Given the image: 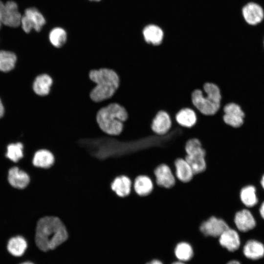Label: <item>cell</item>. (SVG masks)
<instances>
[{
    "label": "cell",
    "mask_w": 264,
    "mask_h": 264,
    "mask_svg": "<svg viewBox=\"0 0 264 264\" xmlns=\"http://www.w3.org/2000/svg\"><path fill=\"white\" fill-rule=\"evenodd\" d=\"M133 191L138 196L145 197L150 195L154 190V183L147 175H139L133 180Z\"/></svg>",
    "instance_id": "obj_16"
},
{
    "label": "cell",
    "mask_w": 264,
    "mask_h": 264,
    "mask_svg": "<svg viewBox=\"0 0 264 264\" xmlns=\"http://www.w3.org/2000/svg\"><path fill=\"white\" fill-rule=\"evenodd\" d=\"M174 174L178 181L183 183L190 182L194 176V173L189 163L184 158L179 157L174 162Z\"/></svg>",
    "instance_id": "obj_13"
},
{
    "label": "cell",
    "mask_w": 264,
    "mask_h": 264,
    "mask_svg": "<svg viewBox=\"0 0 264 264\" xmlns=\"http://www.w3.org/2000/svg\"><path fill=\"white\" fill-rule=\"evenodd\" d=\"M4 5V4L0 0V29L1 27V25L2 24V18Z\"/></svg>",
    "instance_id": "obj_32"
},
{
    "label": "cell",
    "mask_w": 264,
    "mask_h": 264,
    "mask_svg": "<svg viewBox=\"0 0 264 264\" xmlns=\"http://www.w3.org/2000/svg\"><path fill=\"white\" fill-rule=\"evenodd\" d=\"M6 156L11 161L16 162L23 157V145L21 143H12L8 145Z\"/></svg>",
    "instance_id": "obj_30"
},
{
    "label": "cell",
    "mask_w": 264,
    "mask_h": 264,
    "mask_svg": "<svg viewBox=\"0 0 264 264\" xmlns=\"http://www.w3.org/2000/svg\"><path fill=\"white\" fill-rule=\"evenodd\" d=\"M110 188L117 196L122 198L127 197L132 191V181L126 176H119L112 181Z\"/></svg>",
    "instance_id": "obj_15"
},
{
    "label": "cell",
    "mask_w": 264,
    "mask_h": 264,
    "mask_svg": "<svg viewBox=\"0 0 264 264\" xmlns=\"http://www.w3.org/2000/svg\"><path fill=\"white\" fill-rule=\"evenodd\" d=\"M234 222L237 228L242 232L252 229L256 225L254 217L247 209L237 212L234 216Z\"/></svg>",
    "instance_id": "obj_12"
},
{
    "label": "cell",
    "mask_w": 264,
    "mask_h": 264,
    "mask_svg": "<svg viewBox=\"0 0 264 264\" xmlns=\"http://www.w3.org/2000/svg\"><path fill=\"white\" fill-rule=\"evenodd\" d=\"M22 16L19 11L17 4L8 1L4 5L2 13V24L11 27H17L21 25Z\"/></svg>",
    "instance_id": "obj_10"
},
{
    "label": "cell",
    "mask_w": 264,
    "mask_h": 264,
    "mask_svg": "<svg viewBox=\"0 0 264 264\" xmlns=\"http://www.w3.org/2000/svg\"><path fill=\"white\" fill-rule=\"evenodd\" d=\"M261 184L264 189V175L263 176L262 180H261Z\"/></svg>",
    "instance_id": "obj_37"
},
{
    "label": "cell",
    "mask_w": 264,
    "mask_h": 264,
    "mask_svg": "<svg viewBox=\"0 0 264 264\" xmlns=\"http://www.w3.org/2000/svg\"><path fill=\"white\" fill-rule=\"evenodd\" d=\"M227 264H241V263L238 261L232 260L227 263Z\"/></svg>",
    "instance_id": "obj_36"
},
{
    "label": "cell",
    "mask_w": 264,
    "mask_h": 264,
    "mask_svg": "<svg viewBox=\"0 0 264 264\" xmlns=\"http://www.w3.org/2000/svg\"><path fill=\"white\" fill-rule=\"evenodd\" d=\"M206 154L186 155L184 158L192 168L194 175L203 173L206 169Z\"/></svg>",
    "instance_id": "obj_23"
},
{
    "label": "cell",
    "mask_w": 264,
    "mask_h": 264,
    "mask_svg": "<svg viewBox=\"0 0 264 264\" xmlns=\"http://www.w3.org/2000/svg\"><path fill=\"white\" fill-rule=\"evenodd\" d=\"M171 126V119L169 114L165 111L161 110L153 119L151 129L157 135H163L168 132Z\"/></svg>",
    "instance_id": "obj_11"
},
{
    "label": "cell",
    "mask_w": 264,
    "mask_h": 264,
    "mask_svg": "<svg viewBox=\"0 0 264 264\" xmlns=\"http://www.w3.org/2000/svg\"></svg>",
    "instance_id": "obj_41"
},
{
    "label": "cell",
    "mask_w": 264,
    "mask_h": 264,
    "mask_svg": "<svg viewBox=\"0 0 264 264\" xmlns=\"http://www.w3.org/2000/svg\"><path fill=\"white\" fill-rule=\"evenodd\" d=\"M4 113V108L2 102L0 99V118H1Z\"/></svg>",
    "instance_id": "obj_34"
},
{
    "label": "cell",
    "mask_w": 264,
    "mask_h": 264,
    "mask_svg": "<svg viewBox=\"0 0 264 264\" xmlns=\"http://www.w3.org/2000/svg\"><path fill=\"white\" fill-rule=\"evenodd\" d=\"M8 180L13 187L18 189H23L29 184L30 178L26 173L18 167H14L9 170Z\"/></svg>",
    "instance_id": "obj_17"
},
{
    "label": "cell",
    "mask_w": 264,
    "mask_h": 264,
    "mask_svg": "<svg viewBox=\"0 0 264 264\" xmlns=\"http://www.w3.org/2000/svg\"><path fill=\"white\" fill-rule=\"evenodd\" d=\"M242 14L246 22L252 26L260 23L264 19V9L255 2H249L244 5Z\"/></svg>",
    "instance_id": "obj_8"
},
{
    "label": "cell",
    "mask_w": 264,
    "mask_h": 264,
    "mask_svg": "<svg viewBox=\"0 0 264 264\" xmlns=\"http://www.w3.org/2000/svg\"><path fill=\"white\" fill-rule=\"evenodd\" d=\"M17 57L10 51L0 50V71L8 72L15 66Z\"/></svg>",
    "instance_id": "obj_27"
},
{
    "label": "cell",
    "mask_w": 264,
    "mask_h": 264,
    "mask_svg": "<svg viewBox=\"0 0 264 264\" xmlns=\"http://www.w3.org/2000/svg\"><path fill=\"white\" fill-rule=\"evenodd\" d=\"M176 119L179 125L186 128L193 127L197 121L196 113L189 108L180 110L176 114Z\"/></svg>",
    "instance_id": "obj_24"
},
{
    "label": "cell",
    "mask_w": 264,
    "mask_h": 264,
    "mask_svg": "<svg viewBox=\"0 0 264 264\" xmlns=\"http://www.w3.org/2000/svg\"><path fill=\"white\" fill-rule=\"evenodd\" d=\"M185 151L186 155L206 154L200 141L196 137L190 138L186 141Z\"/></svg>",
    "instance_id": "obj_29"
},
{
    "label": "cell",
    "mask_w": 264,
    "mask_h": 264,
    "mask_svg": "<svg viewBox=\"0 0 264 264\" xmlns=\"http://www.w3.org/2000/svg\"><path fill=\"white\" fill-rule=\"evenodd\" d=\"M55 157L52 153L46 149L37 151L33 158V165L42 168H49L54 163Z\"/></svg>",
    "instance_id": "obj_20"
},
{
    "label": "cell",
    "mask_w": 264,
    "mask_h": 264,
    "mask_svg": "<svg viewBox=\"0 0 264 264\" xmlns=\"http://www.w3.org/2000/svg\"><path fill=\"white\" fill-rule=\"evenodd\" d=\"M20 264H33V263L31 262H23V263H22Z\"/></svg>",
    "instance_id": "obj_38"
},
{
    "label": "cell",
    "mask_w": 264,
    "mask_h": 264,
    "mask_svg": "<svg viewBox=\"0 0 264 264\" xmlns=\"http://www.w3.org/2000/svg\"><path fill=\"white\" fill-rule=\"evenodd\" d=\"M128 117V112L123 106L116 103H111L98 111L96 121L103 132L115 136L122 132L124 122Z\"/></svg>",
    "instance_id": "obj_3"
},
{
    "label": "cell",
    "mask_w": 264,
    "mask_h": 264,
    "mask_svg": "<svg viewBox=\"0 0 264 264\" xmlns=\"http://www.w3.org/2000/svg\"><path fill=\"white\" fill-rule=\"evenodd\" d=\"M240 196L242 202L247 207H253L258 202L255 188L253 186L243 187L240 191Z\"/></svg>",
    "instance_id": "obj_26"
},
{
    "label": "cell",
    "mask_w": 264,
    "mask_h": 264,
    "mask_svg": "<svg viewBox=\"0 0 264 264\" xmlns=\"http://www.w3.org/2000/svg\"><path fill=\"white\" fill-rule=\"evenodd\" d=\"M260 212L262 217L264 219V202L262 203L260 209Z\"/></svg>",
    "instance_id": "obj_33"
},
{
    "label": "cell",
    "mask_w": 264,
    "mask_h": 264,
    "mask_svg": "<svg viewBox=\"0 0 264 264\" xmlns=\"http://www.w3.org/2000/svg\"><path fill=\"white\" fill-rule=\"evenodd\" d=\"M7 250L9 252L15 257L22 255L27 247V243L25 239L21 236L11 238L8 241Z\"/></svg>",
    "instance_id": "obj_22"
},
{
    "label": "cell",
    "mask_w": 264,
    "mask_h": 264,
    "mask_svg": "<svg viewBox=\"0 0 264 264\" xmlns=\"http://www.w3.org/2000/svg\"><path fill=\"white\" fill-rule=\"evenodd\" d=\"M243 253L246 258L251 260H259L264 257V245L256 240H249L243 246Z\"/></svg>",
    "instance_id": "obj_18"
},
{
    "label": "cell",
    "mask_w": 264,
    "mask_h": 264,
    "mask_svg": "<svg viewBox=\"0 0 264 264\" xmlns=\"http://www.w3.org/2000/svg\"><path fill=\"white\" fill-rule=\"evenodd\" d=\"M147 264H163L160 261L157 260H154L148 263Z\"/></svg>",
    "instance_id": "obj_35"
},
{
    "label": "cell",
    "mask_w": 264,
    "mask_h": 264,
    "mask_svg": "<svg viewBox=\"0 0 264 264\" xmlns=\"http://www.w3.org/2000/svg\"><path fill=\"white\" fill-rule=\"evenodd\" d=\"M52 77L47 74H42L35 79L33 88L37 95L45 96L49 94L53 84Z\"/></svg>",
    "instance_id": "obj_19"
},
{
    "label": "cell",
    "mask_w": 264,
    "mask_h": 264,
    "mask_svg": "<svg viewBox=\"0 0 264 264\" xmlns=\"http://www.w3.org/2000/svg\"><path fill=\"white\" fill-rule=\"evenodd\" d=\"M89 0L93 1H100L101 0Z\"/></svg>",
    "instance_id": "obj_40"
},
{
    "label": "cell",
    "mask_w": 264,
    "mask_h": 264,
    "mask_svg": "<svg viewBox=\"0 0 264 264\" xmlns=\"http://www.w3.org/2000/svg\"><path fill=\"white\" fill-rule=\"evenodd\" d=\"M172 264H184L183 263L181 262H175L173 263Z\"/></svg>",
    "instance_id": "obj_39"
},
{
    "label": "cell",
    "mask_w": 264,
    "mask_h": 264,
    "mask_svg": "<svg viewBox=\"0 0 264 264\" xmlns=\"http://www.w3.org/2000/svg\"><path fill=\"white\" fill-rule=\"evenodd\" d=\"M219 238L220 244L229 251L234 252L238 250L240 246L241 241L238 233L230 227L224 231Z\"/></svg>",
    "instance_id": "obj_14"
},
{
    "label": "cell",
    "mask_w": 264,
    "mask_h": 264,
    "mask_svg": "<svg viewBox=\"0 0 264 264\" xmlns=\"http://www.w3.org/2000/svg\"><path fill=\"white\" fill-rule=\"evenodd\" d=\"M48 37L51 44L57 48L63 47L66 44L67 39L65 30L59 27L53 28L49 32Z\"/></svg>",
    "instance_id": "obj_25"
},
{
    "label": "cell",
    "mask_w": 264,
    "mask_h": 264,
    "mask_svg": "<svg viewBox=\"0 0 264 264\" xmlns=\"http://www.w3.org/2000/svg\"><path fill=\"white\" fill-rule=\"evenodd\" d=\"M229 227L228 224L224 220L212 216L201 223L199 229L205 237L218 238Z\"/></svg>",
    "instance_id": "obj_5"
},
{
    "label": "cell",
    "mask_w": 264,
    "mask_h": 264,
    "mask_svg": "<svg viewBox=\"0 0 264 264\" xmlns=\"http://www.w3.org/2000/svg\"><path fill=\"white\" fill-rule=\"evenodd\" d=\"M175 253L179 260L188 261L192 258L193 255V250L191 245L189 243L182 242L176 245Z\"/></svg>",
    "instance_id": "obj_28"
},
{
    "label": "cell",
    "mask_w": 264,
    "mask_h": 264,
    "mask_svg": "<svg viewBox=\"0 0 264 264\" xmlns=\"http://www.w3.org/2000/svg\"><path fill=\"white\" fill-rule=\"evenodd\" d=\"M45 24V19L43 15L37 8L30 7L25 10L21 25L23 30L28 33L32 29L40 31Z\"/></svg>",
    "instance_id": "obj_4"
},
{
    "label": "cell",
    "mask_w": 264,
    "mask_h": 264,
    "mask_svg": "<svg viewBox=\"0 0 264 264\" xmlns=\"http://www.w3.org/2000/svg\"><path fill=\"white\" fill-rule=\"evenodd\" d=\"M223 111V119L226 124L234 128H238L242 125L244 113L238 105L229 103L224 106Z\"/></svg>",
    "instance_id": "obj_9"
},
{
    "label": "cell",
    "mask_w": 264,
    "mask_h": 264,
    "mask_svg": "<svg viewBox=\"0 0 264 264\" xmlns=\"http://www.w3.org/2000/svg\"><path fill=\"white\" fill-rule=\"evenodd\" d=\"M154 184L165 188L173 187L176 179L171 168L166 164L162 163L157 166L154 171Z\"/></svg>",
    "instance_id": "obj_7"
},
{
    "label": "cell",
    "mask_w": 264,
    "mask_h": 264,
    "mask_svg": "<svg viewBox=\"0 0 264 264\" xmlns=\"http://www.w3.org/2000/svg\"><path fill=\"white\" fill-rule=\"evenodd\" d=\"M145 41L148 44L157 45L161 44L163 37L162 30L155 25H149L143 30Z\"/></svg>",
    "instance_id": "obj_21"
},
{
    "label": "cell",
    "mask_w": 264,
    "mask_h": 264,
    "mask_svg": "<svg viewBox=\"0 0 264 264\" xmlns=\"http://www.w3.org/2000/svg\"><path fill=\"white\" fill-rule=\"evenodd\" d=\"M90 79L96 86L90 93L91 99L95 102H101L110 98L118 89L119 78L112 69L102 68L91 70Z\"/></svg>",
    "instance_id": "obj_2"
},
{
    "label": "cell",
    "mask_w": 264,
    "mask_h": 264,
    "mask_svg": "<svg viewBox=\"0 0 264 264\" xmlns=\"http://www.w3.org/2000/svg\"><path fill=\"white\" fill-rule=\"evenodd\" d=\"M206 95L214 102L220 104L221 95L219 87L214 83H206L203 86Z\"/></svg>",
    "instance_id": "obj_31"
},
{
    "label": "cell",
    "mask_w": 264,
    "mask_h": 264,
    "mask_svg": "<svg viewBox=\"0 0 264 264\" xmlns=\"http://www.w3.org/2000/svg\"><path fill=\"white\" fill-rule=\"evenodd\" d=\"M68 237L66 225L57 216L44 217L37 223L35 242L37 247L43 251L56 248L66 242Z\"/></svg>",
    "instance_id": "obj_1"
},
{
    "label": "cell",
    "mask_w": 264,
    "mask_h": 264,
    "mask_svg": "<svg viewBox=\"0 0 264 264\" xmlns=\"http://www.w3.org/2000/svg\"><path fill=\"white\" fill-rule=\"evenodd\" d=\"M192 102L194 106L203 114L212 115L219 110L220 104L212 101L203 94L200 89H196L191 94Z\"/></svg>",
    "instance_id": "obj_6"
}]
</instances>
